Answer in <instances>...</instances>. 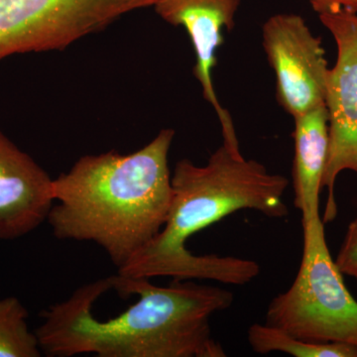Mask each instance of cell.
<instances>
[{
  "instance_id": "cell-1",
  "label": "cell",
  "mask_w": 357,
  "mask_h": 357,
  "mask_svg": "<svg viewBox=\"0 0 357 357\" xmlns=\"http://www.w3.org/2000/svg\"><path fill=\"white\" fill-rule=\"evenodd\" d=\"M234 300L225 289L191 280L160 287L117 274L45 310L35 333L51 357H225L210 321Z\"/></svg>"
},
{
  "instance_id": "cell-2",
  "label": "cell",
  "mask_w": 357,
  "mask_h": 357,
  "mask_svg": "<svg viewBox=\"0 0 357 357\" xmlns=\"http://www.w3.org/2000/svg\"><path fill=\"white\" fill-rule=\"evenodd\" d=\"M174 137V129H162L133 153L84 155L53 178L54 204L47 218L53 236L98 244L117 270L123 267L168 220Z\"/></svg>"
},
{
  "instance_id": "cell-3",
  "label": "cell",
  "mask_w": 357,
  "mask_h": 357,
  "mask_svg": "<svg viewBox=\"0 0 357 357\" xmlns=\"http://www.w3.org/2000/svg\"><path fill=\"white\" fill-rule=\"evenodd\" d=\"M171 181L172 206L163 229L117 274L129 278L172 277L174 280L199 279L238 285L246 273L243 258L195 255L185 248V241L241 210L259 211L271 218L287 217L283 196L288 178L268 172L263 164L237 156L222 144L206 165L180 160Z\"/></svg>"
},
{
  "instance_id": "cell-4",
  "label": "cell",
  "mask_w": 357,
  "mask_h": 357,
  "mask_svg": "<svg viewBox=\"0 0 357 357\" xmlns=\"http://www.w3.org/2000/svg\"><path fill=\"white\" fill-rule=\"evenodd\" d=\"M302 227L304 248L297 277L271 301L265 324L306 342L357 347V301L328 250L325 223L319 217Z\"/></svg>"
},
{
  "instance_id": "cell-5",
  "label": "cell",
  "mask_w": 357,
  "mask_h": 357,
  "mask_svg": "<svg viewBox=\"0 0 357 357\" xmlns=\"http://www.w3.org/2000/svg\"><path fill=\"white\" fill-rule=\"evenodd\" d=\"M156 0H0V60L64 50Z\"/></svg>"
},
{
  "instance_id": "cell-6",
  "label": "cell",
  "mask_w": 357,
  "mask_h": 357,
  "mask_svg": "<svg viewBox=\"0 0 357 357\" xmlns=\"http://www.w3.org/2000/svg\"><path fill=\"white\" fill-rule=\"evenodd\" d=\"M319 20L337 47V63L328 70L326 107L328 112V160L323 189L328 190L324 223L337 218V178L344 171L357 175V14H321Z\"/></svg>"
},
{
  "instance_id": "cell-7",
  "label": "cell",
  "mask_w": 357,
  "mask_h": 357,
  "mask_svg": "<svg viewBox=\"0 0 357 357\" xmlns=\"http://www.w3.org/2000/svg\"><path fill=\"white\" fill-rule=\"evenodd\" d=\"M262 45L276 76V98L293 119L326 105L328 62L321 39L297 14H275L262 26Z\"/></svg>"
},
{
  "instance_id": "cell-8",
  "label": "cell",
  "mask_w": 357,
  "mask_h": 357,
  "mask_svg": "<svg viewBox=\"0 0 357 357\" xmlns=\"http://www.w3.org/2000/svg\"><path fill=\"white\" fill-rule=\"evenodd\" d=\"M241 0H156L155 13L165 22L182 26L196 54L194 75L206 102L215 110L222 124L223 143L232 153L241 155L231 115L218 102L213 86V68L218 49L223 44L222 30L231 31Z\"/></svg>"
},
{
  "instance_id": "cell-9",
  "label": "cell",
  "mask_w": 357,
  "mask_h": 357,
  "mask_svg": "<svg viewBox=\"0 0 357 357\" xmlns=\"http://www.w3.org/2000/svg\"><path fill=\"white\" fill-rule=\"evenodd\" d=\"M53 204V178L0 130V241L31 234Z\"/></svg>"
},
{
  "instance_id": "cell-10",
  "label": "cell",
  "mask_w": 357,
  "mask_h": 357,
  "mask_svg": "<svg viewBox=\"0 0 357 357\" xmlns=\"http://www.w3.org/2000/svg\"><path fill=\"white\" fill-rule=\"evenodd\" d=\"M294 204L301 211L302 223L319 218V195L328 160V112L326 105L294 117Z\"/></svg>"
},
{
  "instance_id": "cell-11",
  "label": "cell",
  "mask_w": 357,
  "mask_h": 357,
  "mask_svg": "<svg viewBox=\"0 0 357 357\" xmlns=\"http://www.w3.org/2000/svg\"><path fill=\"white\" fill-rule=\"evenodd\" d=\"M248 337L249 344L256 354L283 352L296 357H357L356 345L306 342L266 324L251 326Z\"/></svg>"
},
{
  "instance_id": "cell-12",
  "label": "cell",
  "mask_w": 357,
  "mask_h": 357,
  "mask_svg": "<svg viewBox=\"0 0 357 357\" xmlns=\"http://www.w3.org/2000/svg\"><path fill=\"white\" fill-rule=\"evenodd\" d=\"M29 314L18 298L0 299V357H40L36 333L27 325Z\"/></svg>"
},
{
  "instance_id": "cell-13",
  "label": "cell",
  "mask_w": 357,
  "mask_h": 357,
  "mask_svg": "<svg viewBox=\"0 0 357 357\" xmlns=\"http://www.w3.org/2000/svg\"><path fill=\"white\" fill-rule=\"evenodd\" d=\"M335 261L342 274L352 277L357 274V218L349 225Z\"/></svg>"
},
{
  "instance_id": "cell-14",
  "label": "cell",
  "mask_w": 357,
  "mask_h": 357,
  "mask_svg": "<svg viewBox=\"0 0 357 357\" xmlns=\"http://www.w3.org/2000/svg\"><path fill=\"white\" fill-rule=\"evenodd\" d=\"M316 13L331 14L349 13L357 14V0H307Z\"/></svg>"
},
{
  "instance_id": "cell-15",
  "label": "cell",
  "mask_w": 357,
  "mask_h": 357,
  "mask_svg": "<svg viewBox=\"0 0 357 357\" xmlns=\"http://www.w3.org/2000/svg\"><path fill=\"white\" fill-rule=\"evenodd\" d=\"M354 278H356L357 281V274L356 275V276H354Z\"/></svg>"
}]
</instances>
